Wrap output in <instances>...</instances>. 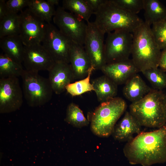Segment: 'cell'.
<instances>
[{
    "instance_id": "obj_28",
    "label": "cell",
    "mask_w": 166,
    "mask_h": 166,
    "mask_svg": "<svg viewBox=\"0 0 166 166\" xmlns=\"http://www.w3.org/2000/svg\"><path fill=\"white\" fill-rule=\"evenodd\" d=\"M153 89L161 90L166 88V73L160 69L152 68L141 72Z\"/></svg>"
},
{
    "instance_id": "obj_34",
    "label": "cell",
    "mask_w": 166,
    "mask_h": 166,
    "mask_svg": "<svg viewBox=\"0 0 166 166\" xmlns=\"http://www.w3.org/2000/svg\"><path fill=\"white\" fill-rule=\"evenodd\" d=\"M5 0H0V20L8 14L6 5Z\"/></svg>"
},
{
    "instance_id": "obj_32",
    "label": "cell",
    "mask_w": 166,
    "mask_h": 166,
    "mask_svg": "<svg viewBox=\"0 0 166 166\" xmlns=\"http://www.w3.org/2000/svg\"><path fill=\"white\" fill-rule=\"evenodd\" d=\"M91 10L94 13L98 10L105 0H85Z\"/></svg>"
},
{
    "instance_id": "obj_16",
    "label": "cell",
    "mask_w": 166,
    "mask_h": 166,
    "mask_svg": "<svg viewBox=\"0 0 166 166\" xmlns=\"http://www.w3.org/2000/svg\"><path fill=\"white\" fill-rule=\"evenodd\" d=\"M69 64L76 79L85 77L89 70L93 67L84 46L73 42L70 52Z\"/></svg>"
},
{
    "instance_id": "obj_14",
    "label": "cell",
    "mask_w": 166,
    "mask_h": 166,
    "mask_svg": "<svg viewBox=\"0 0 166 166\" xmlns=\"http://www.w3.org/2000/svg\"><path fill=\"white\" fill-rule=\"evenodd\" d=\"M101 70L117 85L124 84L140 72L132 59L106 64Z\"/></svg>"
},
{
    "instance_id": "obj_19",
    "label": "cell",
    "mask_w": 166,
    "mask_h": 166,
    "mask_svg": "<svg viewBox=\"0 0 166 166\" xmlns=\"http://www.w3.org/2000/svg\"><path fill=\"white\" fill-rule=\"evenodd\" d=\"M24 46L19 35L0 38V47L4 53L21 64L22 63Z\"/></svg>"
},
{
    "instance_id": "obj_29",
    "label": "cell",
    "mask_w": 166,
    "mask_h": 166,
    "mask_svg": "<svg viewBox=\"0 0 166 166\" xmlns=\"http://www.w3.org/2000/svg\"><path fill=\"white\" fill-rule=\"evenodd\" d=\"M152 31L161 50L166 49V18L152 25Z\"/></svg>"
},
{
    "instance_id": "obj_5",
    "label": "cell",
    "mask_w": 166,
    "mask_h": 166,
    "mask_svg": "<svg viewBox=\"0 0 166 166\" xmlns=\"http://www.w3.org/2000/svg\"><path fill=\"white\" fill-rule=\"evenodd\" d=\"M127 107L125 101L120 97H115L101 103L91 117L90 128L92 132L102 137L112 135L116 122Z\"/></svg>"
},
{
    "instance_id": "obj_20",
    "label": "cell",
    "mask_w": 166,
    "mask_h": 166,
    "mask_svg": "<svg viewBox=\"0 0 166 166\" xmlns=\"http://www.w3.org/2000/svg\"><path fill=\"white\" fill-rule=\"evenodd\" d=\"M91 83L98 101L101 103L115 97L117 94V85L105 75L95 79Z\"/></svg>"
},
{
    "instance_id": "obj_10",
    "label": "cell",
    "mask_w": 166,
    "mask_h": 166,
    "mask_svg": "<svg viewBox=\"0 0 166 166\" xmlns=\"http://www.w3.org/2000/svg\"><path fill=\"white\" fill-rule=\"evenodd\" d=\"M87 27L84 45L85 50L94 70H101L106 64L104 35L94 22H87Z\"/></svg>"
},
{
    "instance_id": "obj_6",
    "label": "cell",
    "mask_w": 166,
    "mask_h": 166,
    "mask_svg": "<svg viewBox=\"0 0 166 166\" xmlns=\"http://www.w3.org/2000/svg\"><path fill=\"white\" fill-rule=\"evenodd\" d=\"M21 77L23 96L29 105L40 106L51 100L53 92L48 78L25 69Z\"/></svg>"
},
{
    "instance_id": "obj_17",
    "label": "cell",
    "mask_w": 166,
    "mask_h": 166,
    "mask_svg": "<svg viewBox=\"0 0 166 166\" xmlns=\"http://www.w3.org/2000/svg\"><path fill=\"white\" fill-rule=\"evenodd\" d=\"M141 127L130 113L126 111L122 118L115 125L112 135L115 140L128 142L133 138L134 134L141 132Z\"/></svg>"
},
{
    "instance_id": "obj_7",
    "label": "cell",
    "mask_w": 166,
    "mask_h": 166,
    "mask_svg": "<svg viewBox=\"0 0 166 166\" xmlns=\"http://www.w3.org/2000/svg\"><path fill=\"white\" fill-rule=\"evenodd\" d=\"M105 43L106 64L128 60L131 54L133 35L124 30L109 33Z\"/></svg>"
},
{
    "instance_id": "obj_8",
    "label": "cell",
    "mask_w": 166,
    "mask_h": 166,
    "mask_svg": "<svg viewBox=\"0 0 166 166\" xmlns=\"http://www.w3.org/2000/svg\"><path fill=\"white\" fill-rule=\"evenodd\" d=\"M73 42L51 23H46L41 44L55 62L69 64V54Z\"/></svg>"
},
{
    "instance_id": "obj_33",
    "label": "cell",
    "mask_w": 166,
    "mask_h": 166,
    "mask_svg": "<svg viewBox=\"0 0 166 166\" xmlns=\"http://www.w3.org/2000/svg\"><path fill=\"white\" fill-rule=\"evenodd\" d=\"M159 67L164 71H166V49L162 51Z\"/></svg>"
},
{
    "instance_id": "obj_18",
    "label": "cell",
    "mask_w": 166,
    "mask_h": 166,
    "mask_svg": "<svg viewBox=\"0 0 166 166\" xmlns=\"http://www.w3.org/2000/svg\"><path fill=\"white\" fill-rule=\"evenodd\" d=\"M151 89L141 77L136 74L124 84L123 93L127 99L133 103L143 98Z\"/></svg>"
},
{
    "instance_id": "obj_27",
    "label": "cell",
    "mask_w": 166,
    "mask_h": 166,
    "mask_svg": "<svg viewBox=\"0 0 166 166\" xmlns=\"http://www.w3.org/2000/svg\"><path fill=\"white\" fill-rule=\"evenodd\" d=\"M94 70V68L92 67L85 77L68 85L66 88L67 92L72 96H75L94 91L93 85L90 82V79L91 75Z\"/></svg>"
},
{
    "instance_id": "obj_25",
    "label": "cell",
    "mask_w": 166,
    "mask_h": 166,
    "mask_svg": "<svg viewBox=\"0 0 166 166\" xmlns=\"http://www.w3.org/2000/svg\"><path fill=\"white\" fill-rule=\"evenodd\" d=\"M20 17L17 14H9L0 20V38L3 37L19 35Z\"/></svg>"
},
{
    "instance_id": "obj_21",
    "label": "cell",
    "mask_w": 166,
    "mask_h": 166,
    "mask_svg": "<svg viewBox=\"0 0 166 166\" xmlns=\"http://www.w3.org/2000/svg\"><path fill=\"white\" fill-rule=\"evenodd\" d=\"M144 22L151 26L166 18V7L158 0H144Z\"/></svg>"
},
{
    "instance_id": "obj_15",
    "label": "cell",
    "mask_w": 166,
    "mask_h": 166,
    "mask_svg": "<svg viewBox=\"0 0 166 166\" xmlns=\"http://www.w3.org/2000/svg\"><path fill=\"white\" fill-rule=\"evenodd\" d=\"M48 72V78L53 92L57 94L63 93L67 86L75 79L69 64L55 62Z\"/></svg>"
},
{
    "instance_id": "obj_24",
    "label": "cell",
    "mask_w": 166,
    "mask_h": 166,
    "mask_svg": "<svg viewBox=\"0 0 166 166\" xmlns=\"http://www.w3.org/2000/svg\"><path fill=\"white\" fill-rule=\"evenodd\" d=\"M62 7L86 22L94 14L85 0H63Z\"/></svg>"
},
{
    "instance_id": "obj_9",
    "label": "cell",
    "mask_w": 166,
    "mask_h": 166,
    "mask_svg": "<svg viewBox=\"0 0 166 166\" xmlns=\"http://www.w3.org/2000/svg\"><path fill=\"white\" fill-rule=\"evenodd\" d=\"M53 19L64 35L73 42L84 46L87 27L84 20L60 6L56 10Z\"/></svg>"
},
{
    "instance_id": "obj_11",
    "label": "cell",
    "mask_w": 166,
    "mask_h": 166,
    "mask_svg": "<svg viewBox=\"0 0 166 166\" xmlns=\"http://www.w3.org/2000/svg\"><path fill=\"white\" fill-rule=\"evenodd\" d=\"M17 77L0 78V113H6L18 109L23 102V94Z\"/></svg>"
},
{
    "instance_id": "obj_31",
    "label": "cell",
    "mask_w": 166,
    "mask_h": 166,
    "mask_svg": "<svg viewBox=\"0 0 166 166\" xmlns=\"http://www.w3.org/2000/svg\"><path fill=\"white\" fill-rule=\"evenodd\" d=\"M29 0H9L6 2L8 14H17L22 11L24 7L28 6Z\"/></svg>"
},
{
    "instance_id": "obj_13",
    "label": "cell",
    "mask_w": 166,
    "mask_h": 166,
    "mask_svg": "<svg viewBox=\"0 0 166 166\" xmlns=\"http://www.w3.org/2000/svg\"><path fill=\"white\" fill-rule=\"evenodd\" d=\"M22 63L25 70L38 72L41 70L49 71L55 62L41 43L24 46Z\"/></svg>"
},
{
    "instance_id": "obj_1",
    "label": "cell",
    "mask_w": 166,
    "mask_h": 166,
    "mask_svg": "<svg viewBox=\"0 0 166 166\" xmlns=\"http://www.w3.org/2000/svg\"><path fill=\"white\" fill-rule=\"evenodd\" d=\"M132 163L148 165L166 161V123L157 129L141 132L128 142L123 148Z\"/></svg>"
},
{
    "instance_id": "obj_36",
    "label": "cell",
    "mask_w": 166,
    "mask_h": 166,
    "mask_svg": "<svg viewBox=\"0 0 166 166\" xmlns=\"http://www.w3.org/2000/svg\"></svg>"
},
{
    "instance_id": "obj_3",
    "label": "cell",
    "mask_w": 166,
    "mask_h": 166,
    "mask_svg": "<svg viewBox=\"0 0 166 166\" xmlns=\"http://www.w3.org/2000/svg\"><path fill=\"white\" fill-rule=\"evenodd\" d=\"M166 95L152 89L140 100L132 103L129 112L141 126L160 128L166 123Z\"/></svg>"
},
{
    "instance_id": "obj_23",
    "label": "cell",
    "mask_w": 166,
    "mask_h": 166,
    "mask_svg": "<svg viewBox=\"0 0 166 166\" xmlns=\"http://www.w3.org/2000/svg\"><path fill=\"white\" fill-rule=\"evenodd\" d=\"M24 69L22 64L4 53L0 54V78L21 77Z\"/></svg>"
},
{
    "instance_id": "obj_4",
    "label": "cell",
    "mask_w": 166,
    "mask_h": 166,
    "mask_svg": "<svg viewBox=\"0 0 166 166\" xmlns=\"http://www.w3.org/2000/svg\"><path fill=\"white\" fill-rule=\"evenodd\" d=\"M94 23L105 34L118 30L133 33L144 22L116 4L113 0H105L94 13Z\"/></svg>"
},
{
    "instance_id": "obj_35",
    "label": "cell",
    "mask_w": 166,
    "mask_h": 166,
    "mask_svg": "<svg viewBox=\"0 0 166 166\" xmlns=\"http://www.w3.org/2000/svg\"><path fill=\"white\" fill-rule=\"evenodd\" d=\"M46 1L50 5L54 6L58 5L59 2L58 0H47Z\"/></svg>"
},
{
    "instance_id": "obj_30",
    "label": "cell",
    "mask_w": 166,
    "mask_h": 166,
    "mask_svg": "<svg viewBox=\"0 0 166 166\" xmlns=\"http://www.w3.org/2000/svg\"><path fill=\"white\" fill-rule=\"evenodd\" d=\"M117 5L134 14L143 10L144 0H113Z\"/></svg>"
},
{
    "instance_id": "obj_26",
    "label": "cell",
    "mask_w": 166,
    "mask_h": 166,
    "mask_svg": "<svg viewBox=\"0 0 166 166\" xmlns=\"http://www.w3.org/2000/svg\"><path fill=\"white\" fill-rule=\"evenodd\" d=\"M65 120L68 124L78 128L87 126L89 123L81 109L73 102L67 106Z\"/></svg>"
},
{
    "instance_id": "obj_22",
    "label": "cell",
    "mask_w": 166,
    "mask_h": 166,
    "mask_svg": "<svg viewBox=\"0 0 166 166\" xmlns=\"http://www.w3.org/2000/svg\"><path fill=\"white\" fill-rule=\"evenodd\" d=\"M28 9L46 23H50L55 14L54 6L44 0H29Z\"/></svg>"
},
{
    "instance_id": "obj_12",
    "label": "cell",
    "mask_w": 166,
    "mask_h": 166,
    "mask_svg": "<svg viewBox=\"0 0 166 166\" xmlns=\"http://www.w3.org/2000/svg\"><path fill=\"white\" fill-rule=\"evenodd\" d=\"M19 36L24 46L41 44L46 23L32 13L28 9L22 11Z\"/></svg>"
},
{
    "instance_id": "obj_2",
    "label": "cell",
    "mask_w": 166,
    "mask_h": 166,
    "mask_svg": "<svg viewBox=\"0 0 166 166\" xmlns=\"http://www.w3.org/2000/svg\"><path fill=\"white\" fill-rule=\"evenodd\" d=\"M132 60L139 72L158 68L161 52L152 31L144 21L132 33Z\"/></svg>"
}]
</instances>
